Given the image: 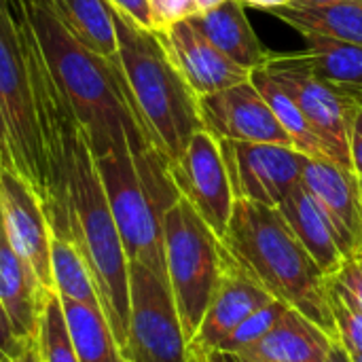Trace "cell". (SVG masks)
Listing matches in <instances>:
<instances>
[{"label": "cell", "instance_id": "cell-7", "mask_svg": "<svg viewBox=\"0 0 362 362\" xmlns=\"http://www.w3.org/2000/svg\"><path fill=\"white\" fill-rule=\"evenodd\" d=\"M263 70L299 106L308 123L325 142L331 161L352 170L350 138L354 119L362 108L361 98L344 87L318 78L310 70L303 53H272Z\"/></svg>", "mask_w": 362, "mask_h": 362}, {"label": "cell", "instance_id": "cell-29", "mask_svg": "<svg viewBox=\"0 0 362 362\" xmlns=\"http://www.w3.org/2000/svg\"><path fill=\"white\" fill-rule=\"evenodd\" d=\"M327 286L362 314V255L350 257L327 278Z\"/></svg>", "mask_w": 362, "mask_h": 362}, {"label": "cell", "instance_id": "cell-2", "mask_svg": "<svg viewBox=\"0 0 362 362\" xmlns=\"http://www.w3.org/2000/svg\"><path fill=\"white\" fill-rule=\"evenodd\" d=\"M62 189L74 240L78 242L93 274L102 312L119 346L125 350L129 320V259L83 125L66 155Z\"/></svg>", "mask_w": 362, "mask_h": 362}, {"label": "cell", "instance_id": "cell-11", "mask_svg": "<svg viewBox=\"0 0 362 362\" xmlns=\"http://www.w3.org/2000/svg\"><path fill=\"white\" fill-rule=\"evenodd\" d=\"M199 117L204 129L216 140L293 146V140L250 78L227 89L202 95Z\"/></svg>", "mask_w": 362, "mask_h": 362}, {"label": "cell", "instance_id": "cell-20", "mask_svg": "<svg viewBox=\"0 0 362 362\" xmlns=\"http://www.w3.org/2000/svg\"><path fill=\"white\" fill-rule=\"evenodd\" d=\"M299 34H322L362 45V2L286 4L269 11Z\"/></svg>", "mask_w": 362, "mask_h": 362}, {"label": "cell", "instance_id": "cell-43", "mask_svg": "<svg viewBox=\"0 0 362 362\" xmlns=\"http://www.w3.org/2000/svg\"><path fill=\"white\" fill-rule=\"evenodd\" d=\"M361 193H362V176H361Z\"/></svg>", "mask_w": 362, "mask_h": 362}, {"label": "cell", "instance_id": "cell-35", "mask_svg": "<svg viewBox=\"0 0 362 362\" xmlns=\"http://www.w3.org/2000/svg\"><path fill=\"white\" fill-rule=\"evenodd\" d=\"M325 362H354V361H352L350 352H348L339 341H333V344H331V350H329V354H327V361Z\"/></svg>", "mask_w": 362, "mask_h": 362}, {"label": "cell", "instance_id": "cell-46", "mask_svg": "<svg viewBox=\"0 0 362 362\" xmlns=\"http://www.w3.org/2000/svg\"><path fill=\"white\" fill-rule=\"evenodd\" d=\"M38 362H40V361H38Z\"/></svg>", "mask_w": 362, "mask_h": 362}, {"label": "cell", "instance_id": "cell-24", "mask_svg": "<svg viewBox=\"0 0 362 362\" xmlns=\"http://www.w3.org/2000/svg\"><path fill=\"white\" fill-rule=\"evenodd\" d=\"M72 34L100 57L119 64L117 32L108 0H53Z\"/></svg>", "mask_w": 362, "mask_h": 362}, {"label": "cell", "instance_id": "cell-25", "mask_svg": "<svg viewBox=\"0 0 362 362\" xmlns=\"http://www.w3.org/2000/svg\"><path fill=\"white\" fill-rule=\"evenodd\" d=\"M250 81L255 83V87L261 91V95L265 98V102L274 110L276 119L280 121V125L284 127V132L293 140V146L312 159H329L331 161L325 142L320 140L316 129L308 123V119L303 117L299 106L291 100V95L263 68L252 70Z\"/></svg>", "mask_w": 362, "mask_h": 362}, {"label": "cell", "instance_id": "cell-41", "mask_svg": "<svg viewBox=\"0 0 362 362\" xmlns=\"http://www.w3.org/2000/svg\"><path fill=\"white\" fill-rule=\"evenodd\" d=\"M350 356H352V354H350ZM352 361L362 362V354H354V356H352Z\"/></svg>", "mask_w": 362, "mask_h": 362}, {"label": "cell", "instance_id": "cell-22", "mask_svg": "<svg viewBox=\"0 0 362 362\" xmlns=\"http://www.w3.org/2000/svg\"><path fill=\"white\" fill-rule=\"evenodd\" d=\"M64 316L78 362H129L102 308L62 299Z\"/></svg>", "mask_w": 362, "mask_h": 362}, {"label": "cell", "instance_id": "cell-13", "mask_svg": "<svg viewBox=\"0 0 362 362\" xmlns=\"http://www.w3.org/2000/svg\"><path fill=\"white\" fill-rule=\"evenodd\" d=\"M274 297L257 284L227 252L223 255V274L216 291L208 303L204 320L189 344L191 358H199L208 352L218 350V346L259 308L272 303ZM278 301V299H276Z\"/></svg>", "mask_w": 362, "mask_h": 362}, {"label": "cell", "instance_id": "cell-36", "mask_svg": "<svg viewBox=\"0 0 362 362\" xmlns=\"http://www.w3.org/2000/svg\"><path fill=\"white\" fill-rule=\"evenodd\" d=\"M199 362H242V358L238 354H229V352H221V350H214V352H208L204 356L197 358Z\"/></svg>", "mask_w": 362, "mask_h": 362}, {"label": "cell", "instance_id": "cell-30", "mask_svg": "<svg viewBox=\"0 0 362 362\" xmlns=\"http://www.w3.org/2000/svg\"><path fill=\"white\" fill-rule=\"evenodd\" d=\"M30 348H34L32 344H28L15 329L11 316L6 314L2 301H0V362H15L21 358Z\"/></svg>", "mask_w": 362, "mask_h": 362}, {"label": "cell", "instance_id": "cell-16", "mask_svg": "<svg viewBox=\"0 0 362 362\" xmlns=\"http://www.w3.org/2000/svg\"><path fill=\"white\" fill-rule=\"evenodd\" d=\"M333 341L318 325L286 305L274 329L238 356L252 362H325Z\"/></svg>", "mask_w": 362, "mask_h": 362}, {"label": "cell", "instance_id": "cell-15", "mask_svg": "<svg viewBox=\"0 0 362 362\" xmlns=\"http://www.w3.org/2000/svg\"><path fill=\"white\" fill-rule=\"evenodd\" d=\"M157 32L197 98L248 81L252 74L218 51L189 19L172 21Z\"/></svg>", "mask_w": 362, "mask_h": 362}, {"label": "cell", "instance_id": "cell-4", "mask_svg": "<svg viewBox=\"0 0 362 362\" xmlns=\"http://www.w3.org/2000/svg\"><path fill=\"white\" fill-rule=\"evenodd\" d=\"M93 157L129 263H142L168 280L163 216L180 199L170 161L159 151L136 155L132 144H117Z\"/></svg>", "mask_w": 362, "mask_h": 362}, {"label": "cell", "instance_id": "cell-3", "mask_svg": "<svg viewBox=\"0 0 362 362\" xmlns=\"http://www.w3.org/2000/svg\"><path fill=\"white\" fill-rule=\"evenodd\" d=\"M119 68L155 146L174 163L191 138L204 129L199 98L170 57L157 30H148L112 8Z\"/></svg>", "mask_w": 362, "mask_h": 362}, {"label": "cell", "instance_id": "cell-6", "mask_svg": "<svg viewBox=\"0 0 362 362\" xmlns=\"http://www.w3.org/2000/svg\"><path fill=\"white\" fill-rule=\"evenodd\" d=\"M225 246L197 210L180 197L163 216L165 276L191 344L223 274Z\"/></svg>", "mask_w": 362, "mask_h": 362}, {"label": "cell", "instance_id": "cell-17", "mask_svg": "<svg viewBox=\"0 0 362 362\" xmlns=\"http://www.w3.org/2000/svg\"><path fill=\"white\" fill-rule=\"evenodd\" d=\"M189 21L231 62L250 72L263 68L272 57L252 30L240 0H227L214 8L189 17Z\"/></svg>", "mask_w": 362, "mask_h": 362}, {"label": "cell", "instance_id": "cell-14", "mask_svg": "<svg viewBox=\"0 0 362 362\" xmlns=\"http://www.w3.org/2000/svg\"><path fill=\"white\" fill-rule=\"evenodd\" d=\"M301 185L329 218L346 259L362 255L361 178L335 161L308 157Z\"/></svg>", "mask_w": 362, "mask_h": 362}, {"label": "cell", "instance_id": "cell-34", "mask_svg": "<svg viewBox=\"0 0 362 362\" xmlns=\"http://www.w3.org/2000/svg\"><path fill=\"white\" fill-rule=\"evenodd\" d=\"M244 6H252V8H263V11H274L280 6L291 4V0H240Z\"/></svg>", "mask_w": 362, "mask_h": 362}, {"label": "cell", "instance_id": "cell-5", "mask_svg": "<svg viewBox=\"0 0 362 362\" xmlns=\"http://www.w3.org/2000/svg\"><path fill=\"white\" fill-rule=\"evenodd\" d=\"M42 55L21 0H0V104L6 117L15 172L45 202L49 165L32 93V76Z\"/></svg>", "mask_w": 362, "mask_h": 362}, {"label": "cell", "instance_id": "cell-26", "mask_svg": "<svg viewBox=\"0 0 362 362\" xmlns=\"http://www.w3.org/2000/svg\"><path fill=\"white\" fill-rule=\"evenodd\" d=\"M34 346L40 362H78V354L64 316L62 299L55 291H49L45 299Z\"/></svg>", "mask_w": 362, "mask_h": 362}, {"label": "cell", "instance_id": "cell-31", "mask_svg": "<svg viewBox=\"0 0 362 362\" xmlns=\"http://www.w3.org/2000/svg\"><path fill=\"white\" fill-rule=\"evenodd\" d=\"M108 4L112 8L121 11L123 15H127L138 25L148 28V30H157L155 13H153V6L148 0H108Z\"/></svg>", "mask_w": 362, "mask_h": 362}, {"label": "cell", "instance_id": "cell-1", "mask_svg": "<svg viewBox=\"0 0 362 362\" xmlns=\"http://www.w3.org/2000/svg\"><path fill=\"white\" fill-rule=\"evenodd\" d=\"M235 263L274 299L297 310L337 341L327 274L318 267L278 208L235 199L221 238Z\"/></svg>", "mask_w": 362, "mask_h": 362}, {"label": "cell", "instance_id": "cell-45", "mask_svg": "<svg viewBox=\"0 0 362 362\" xmlns=\"http://www.w3.org/2000/svg\"><path fill=\"white\" fill-rule=\"evenodd\" d=\"M0 168H2V165H0Z\"/></svg>", "mask_w": 362, "mask_h": 362}, {"label": "cell", "instance_id": "cell-21", "mask_svg": "<svg viewBox=\"0 0 362 362\" xmlns=\"http://www.w3.org/2000/svg\"><path fill=\"white\" fill-rule=\"evenodd\" d=\"M305 38L303 57L310 70L362 100V45L346 42L322 34H301Z\"/></svg>", "mask_w": 362, "mask_h": 362}, {"label": "cell", "instance_id": "cell-42", "mask_svg": "<svg viewBox=\"0 0 362 362\" xmlns=\"http://www.w3.org/2000/svg\"><path fill=\"white\" fill-rule=\"evenodd\" d=\"M191 362H199V361H197V358H191Z\"/></svg>", "mask_w": 362, "mask_h": 362}, {"label": "cell", "instance_id": "cell-40", "mask_svg": "<svg viewBox=\"0 0 362 362\" xmlns=\"http://www.w3.org/2000/svg\"><path fill=\"white\" fill-rule=\"evenodd\" d=\"M4 235V221H2V204H0V240Z\"/></svg>", "mask_w": 362, "mask_h": 362}, {"label": "cell", "instance_id": "cell-44", "mask_svg": "<svg viewBox=\"0 0 362 362\" xmlns=\"http://www.w3.org/2000/svg\"><path fill=\"white\" fill-rule=\"evenodd\" d=\"M242 362H252V361H244V358H242Z\"/></svg>", "mask_w": 362, "mask_h": 362}, {"label": "cell", "instance_id": "cell-12", "mask_svg": "<svg viewBox=\"0 0 362 362\" xmlns=\"http://www.w3.org/2000/svg\"><path fill=\"white\" fill-rule=\"evenodd\" d=\"M0 204L6 242L30 265L42 286L53 291L51 225L42 199L21 174L0 168Z\"/></svg>", "mask_w": 362, "mask_h": 362}, {"label": "cell", "instance_id": "cell-38", "mask_svg": "<svg viewBox=\"0 0 362 362\" xmlns=\"http://www.w3.org/2000/svg\"><path fill=\"white\" fill-rule=\"evenodd\" d=\"M223 2H227V0H195V4H197V13L208 11V8H214V6H218V4H223Z\"/></svg>", "mask_w": 362, "mask_h": 362}, {"label": "cell", "instance_id": "cell-32", "mask_svg": "<svg viewBox=\"0 0 362 362\" xmlns=\"http://www.w3.org/2000/svg\"><path fill=\"white\" fill-rule=\"evenodd\" d=\"M350 155H352V170L361 178L362 176V108L358 110L354 125H352V138H350Z\"/></svg>", "mask_w": 362, "mask_h": 362}, {"label": "cell", "instance_id": "cell-9", "mask_svg": "<svg viewBox=\"0 0 362 362\" xmlns=\"http://www.w3.org/2000/svg\"><path fill=\"white\" fill-rule=\"evenodd\" d=\"M235 199L278 208L301 185L308 155L295 146L218 140Z\"/></svg>", "mask_w": 362, "mask_h": 362}, {"label": "cell", "instance_id": "cell-19", "mask_svg": "<svg viewBox=\"0 0 362 362\" xmlns=\"http://www.w3.org/2000/svg\"><path fill=\"white\" fill-rule=\"evenodd\" d=\"M278 212L327 276L341 267L346 255L341 252L335 229L303 185L291 191V195L278 206Z\"/></svg>", "mask_w": 362, "mask_h": 362}, {"label": "cell", "instance_id": "cell-37", "mask_svg": "<svg viewBox=\"0 0 362 362\" xmlns=\"http://www.w3.org/2000/svg\"><path fill=\"white\" fill-rule=\"evenodd\" d=\"M337 2H362V0H291V4H337Z\"/></svg>", "mask_w": 362, "mask_h": 362}, {"label": "cell", "instance_id": "cell-23", "mask_svg": "<svg viewBox=\"0 0 362 362\" xmlns=\"http://www.w3.org/2000/svg\"><path fill=\"white\" fill-rule=\"evenodd\" d=\"M51 282L59 299L102 308L89 263L68 233L51 231Z\"/></svg>", "mask_w": 362, "mask_h": 362}, {"label": "cell", "instance_id": "cell-28", "mask_svg": "<svg viewBox=\"0 0 362 362\" xmlns=\"http://www.w3.org/2000/svg\"><path fill=\"white\" fill-rule=\"evenodd\" d=\"M329 288V286H327ZM329 305L335 320L337 341L354 356L362 354V314L329 288Z\"/></svg>", "mask_w": 362, "mask_h": 362}, {"label": "cell", "instance_id": "cell-18", "mask_svg": "<svg viewBox=\"0 0 362 362\" xmlns=\"http://www.w3.org/2000/svg\"><path fill=\"white\" fill-rule=\"evenodd\" d=\"M49 288L36 278L30 265L11 248L6 235L0 240V301L11 316L17 333L28 341L36 344L38 325L45 308Z\"/></svg>", "mask_w": 362, "mask_h": 362}, {"label": "cell", "instance_id": "cell-10", "mask_svg": "<svg viewBox=\"0 0 362 362\" xmlns=\"http://www.w3.org/2000/svg\"><path fill=\"white\" fill-rule=\"evenodd\" d=\"M170 174L180 197H185L197 210V214L218 238H223L233 212L235 197L221 142L206 129H199L191 138L185 153L174 163H170Z\"/></svg>", "mask_w": 362, "mask_h": 362}, {"label": "cell", "instance_id": "cell-27", "mask_svg": "<svg viewBox=\"0 0 362 362\" xmlns=\"http://www.w3.org/2000/svg\"><path fill=\"white\" fill-rule=\"evenodd\" d=\"M284 303L282 301H272L263 308H259L255 314H250L221 346L218 350L221 352H229V354H242L246 352L248 348H252L257 341H261L272 329L274 325L278 322V318L282 316L284 312Z\"/></svg>", "mask_w": 362, "mask_h": 362}, {"label": "cell", "instance_id": "cell-8", "mask_svg": "<svg viewBox=\"0 0 362 362\" xmlns=\"http://www.w3.org/2000/svg\"><path fill=\"white\" fill-rule=\"evenodd\" d=\"M123 352L129 362H191L170 284L142 263H129V320Z\"/></svg>", "mask_w": 362, "mask_h": 362}, {"label": "cell", "instance_id": "cell-33", "mask_svg": "<svg viewBox=\"0 0 362 362\" xmlns=\"http://www.w3.org/2000/svg\"><path fill=\"white\" fill-rule=\"evenodd\" d=\"M0 165L15 170L13 163V151H11V136H8V125H6V117L0 104Z\"/></svg>", "mask_w": 362, "mask_h": 362}, {"label": "cell", "instance_id": "cell-39", "mask_svg": "<svg viewBox=\"0 0 362 362\" xmlns=\"http://www.w3.org/2000/svg\"><path fill=\"white\" fill-rule=\"evenodd\" d=\"M15 362H38V352H36V346L34 348H30L21 358H17Z\"/></svg>", "mask_w": 362, "mask_h": 362}]
</instances>
